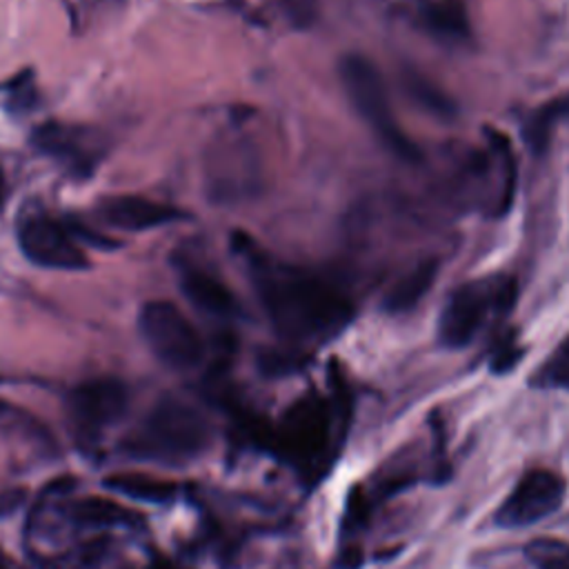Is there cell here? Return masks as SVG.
I'll use <instances>...</instances> for the list:
<instances>
[{"label":"cell","instance_id":"obj_1","mask_svg":"<svg viewBox=\"0 0 569 569\" xmlns=\"http://www.w3.org/2000/svg\"><path fill=\"white\" fill-rule=\"evenodd\" d=\"M236 247L249 264L251 282L267 318L282 338L291 342H318L349 325L353 305L336 284L296 267L273 262L247 238H238Z\"/></svg>","mask_w":569,"mask_h":569},{"label":"cell","instance_id":"obj_2","mask_svg":"<svg viewBox=\"0 0 569 569\" xmlns=\"http://www.w3.org/2000/svg\"><path fill=\"white\" fill-rule=\"evenodd\" d=\"M211 438V422L202 411L182 400L162 398L122 440V451L140 460L187 465L209 449Z\"/></svg>","mask_w":569,"mask_h":569},{"label":"cell","instance_id":"obj_3","mask_svg":"<svg viewBox=\"0 0 569 569\" xmlns=\"http://www.w3.org/2000/svg\"><path fill=\"white\" fill-rule=\"evenodd\" d=\"M338 73L349 102L371 133L400 160H416L420 151L398 124L385 80L376 64L365 56L347 53L338 62Z\"/></svg>","mask_w":569,"mask_h":569},{"label":"cell","instance_id":"obj_4","mask_svg":"<svg viewBox=\"0 0 569 569\" xmlns=\"http://www.w3.org/2000/svg\"><path fill=\"white\" fill-rule=\"evenodd\" d=\"M333 420L336 413L331 402L309 391L300 396L282 416L278 429L267 431V440L273 445V451L307 473H313L331 456L333 447Z\"/></svg>","mask_w":569,"mask_h":569},{"label":"cell","instance_id":"obj_5","mask_svg":"<svg viewBox=\"0 0 569 569\" xmlns=\"http://www.w3.org/2000/svg\"><path fill=\"white\" fill-rule=\"evenodd\" d=\"M516 300L513 280H473L453 289L438 318L442 347L462 349L482 329L491 311H509Z\"/></svg>","mask_w":569,"mask_h":569},{"label":"cell","instance_id":"obj_6","mask_svg":"<svg viewBox=\"0 0 569 569\" xmlns=\"http://www.w3.org/2000/svg\"><path fill=\"white\" fill-rule=\"evenodd\" d=\"M140 333L151 353L176 371L196 369L204 358V342L189 318L167 300H151L138 316Z\"/></svg>","mask_w":569,"mask_h":569},{"label":"cell","instance_id":"obj_7","mask_svg":"<svg viewBox=\"0 0 569 569\" xmlns=\"http://www.w3.org/2000/svg\"><path fill=\"white\" fill-rule=\"evenodd\" d=\"M565 493L567 482L560 473L545 467L529 469L500 502L493 522L502 529L533 527L560 509Z\"/></svg>","mask_w":569,"mask_h":569},{"label":"cell","instance_id":"obj_8","mask_svg":"<svg viewBox=\"0 0 569 569\" xmlns=\"http://www.w3.org/2000/svg\"><path fill=\"white\" fill-rule=\"evenodd\" d=\"M18 242L22 253L38 267L62 271H78L89 267L67 224L56 222L44 213H33L22 220L18 229Z\"/></svg>","mask_w":569,"mask_h":569},{"label":"cell","instance_id":"obj_9","mask_svg":"<svg viewBox=\"0 0 569 569\" xmlns=\"http://www.w3.org/2000/svg\"><path fill=\"white\" fill-rule=\"evenodd\" d=\"M33 147L62 164L71 176L87 178L104 153L102 138L87 127L44 122L33 131Z\"/></svg>","mask_w":569,"mask_h":569},{"label":"cell","instance_id":"obj_10","mask_svg":"<svg viewBox=\"0 0 569 569\" xmlns=\"http://www.w3.org/2000/svg\"><path fill=\"white\" fill-rule=\"evenodd\" d=\"M129 402L127 385L111 376H100L80 382L69 393V413L84 433H98L100 429L118 422Z\"/></svg>","mask_w":569,"mask_h":569},{"label":"cell","instance_id":"obj_11","mask_svg":"<svg viewBox=\"0 0 569 569\" xmlns=\"http://www.w3.org/2000/svg\"><path fill=\"white\" fill-rule=\"evenodd\" d=\"M98 218L116 229L124 231H147L162 224L173 222L182 213L169 204L153 202L142 196L133 193H120V196H107L96 207Z\"/></svg>","mask_w":569,"mask_h":569},{"label":"cell","instance_id":"obj_12","mask_svg":"<svg viewBox=\"0 0 569 569\" xmlns=\"http://www.w3.org/2000/svg\"><path fill=\"white\" fill-rule=\"evenodd\" d=\"M180 289L198 311L211 318L229 320L240 311L233 291L218 276L198 264L180 267Z\"/></svg>","mask_w":569,"mask_h":569},{"label":"cell","instance_id":"obj_13","mask_svg":"<svg viewBox=\"0 0 569 569\" xmlns=\"http://www.w3.org/2000/svg\"><path fill=\"white\" fill-rule=\"evenodd\" d=\"M422 27L442 42H467L471 22L462 0H433L422 9Z\"/></svg>","mask_w":569,"mask_h":569},{"label":"cell","instance_id":"obj_14","mask_svg":"<svg viewBox=\"0 0 569 569\" xmlns=\"http://www.w3.org/2000/svg\"><path fill=\"white\" fill-rule=\"evenodd\" d=\"M438 273V264L433 260L418 262L411 267L402 278L396 280V284L387 291L382 300V309L387 313H407L411 311L431 289Z\"/></svg>","mask_w":569,"mask_h":569},{"label":"cell","instance_id":"obj_15","mask_svg":"<svg viewBox=\"0 0 569 569\" xmlns=\"http://www.w3.org/2000/svg\"><path fill=\"white\" fill-rule=\"evenodd\" d=\"M104 487H109L120 496L142 500V502H153V505L169 502L178 491V487L171 480L153 478L149 473H138V471L113 473L104 478Z\"/></svg>","mask_w":569,"mask_h":569},{"label":"cell","instance_id":"obj_16","mask_svg":"<svg viewBox=\"0 0 569 569\" xmlns=\"http://www.w3.org/2000/svg\"><path fill=\"white\" fill-rule=\"evenodd\" d=\"M71 518L82 527H131L138 522V513L107 498H84L71 509Z\"/></svg>","mask_w":569,"mask_h":569},{"label":"cell","instance_id":"obj_17","mask_svg":"<svg viewBox=\"0 0 569 569\" xmlns=\"http://www.w3.org/2000/svg\"><path fill=\"white\" fill-rule=\"evenodd\" d=\"M569 116V98H556L536 109L522 127V138L533 153H545L553 129Z\"/></svg>","mask_w":569,"mask_h":569},{"label":"cell","instance_id":"obj_18","mask_svg":"<svg viewBox=\"0 0 569 569\" xmlns=\"http://www.w3.org/2000/svg\"><path fill=\"white\" fill-rule=\"evenodd\" d=\"M531 385L538 389L569 391V338L560 342L551 356L533 371Z\"/></svg>","mask_w":569,"mask_h":569},{"label":"cell","instance_id":"obj_19","mask_svg":"<svg viewBox=\"0 0 569 569\" xmlns=\"http://www.w3.org/2000/svg\"><path fill=\"white\" fill-rule=\"evenodd\" d=\"M525 558L533 569H569V542L560 538H533L525 545Z\"/></svg>","mask_w":569,"mask_h":569},{"label":"cell","instance_id":"obj_20","mask_svg":"<svg viewBox=\"0 0 569 569\" xmlns=\"http://www.w3.org/2000/svg\"><path fill=\"white\" fill-rule=\"evenodd\" d=\"M405 84H407V91L409 96L422 104L425 109H429L431 113L436 116H451L453 113V104L451 100L436 87L431 84L427 78H422L420 73H409L405 78Z\"/></svg>","mask_w":569,"mask_h":569},{"label":"cell","instance_id":"obj_21","mask_svg":"<svg viewBox=\"0 0 569 569\" xmlns=\"http://www.w3.org/2000/svg\"><path fill=\"white\" fill-rule=\"evenodd\" d=\"M36 104V89H33V80L29 73L16 78L11 82V91H9V107L13 111H27Z\"/></svg>","mask_w":569,"mask_h":569},{"label":"cell","instance_id":"obj_22","mask_svg":"<svg viewBox=\"0 0 569 569\" xmlns=\"http://www.w3.org/2000/svg\"><path fill=\"white\" fill-rule=\"evenodd\" d=\"M520 356H522V349L513 342V338H505V340L496 347V351H493V356H491V369L498 371V373L509 371V369L516 367V362L520 360Z\"/></svg>","mask_w":569,"mask_h":569},{"label":"cell","instance_id":"obj_23","mask_svg":"<svg viewBox=\"0 0 569 569\" xmlns=\"http://www.w3.org/2000/svg\"><path fill=\"white\" fill-rule=\"evenodd\" d=\"M67 229H69V233H71L76 240H84V242H89L91 247H98V249H116V247H118V242H113L111 238H107V236H102V233H98V231H93V229H89V227H84V224H80V222L67 224Z\"/></svg>","mask_w":569,"mask_h":569},{"label":"cell","instance_id":"obj_24","mask_svg":"<svg viewBox=\"0 0 569 569\" xmlns=\"http://www.w3.org/2000/svg\"><path fill=\"white\" fill-rule=\"evenodd\" d=\"M316 4V0H291V7H293V13H302L305 18L309 16V9Z\"/></svg>","mask_w":569,"mask_h":569},{"label":"cell","instance_id":"obj_25","mask_svg":"<svg viewBox=\"0 0 569 569\" xmlns=\"http://www.w3.org/2000/svg\"><path fill=\"white\" fill-rule=\"evenodd\" d=\"M151 569H180V567H176L173 562H169V560H156L153 565H151Z\"/></svg>","mask_w":569,"mask_h":569},{"label":"cell","instance_id":"obj_26","mask_svg":"<svg viewBox=\"0 0 569 569\" xmlns=\"http://www.w3.org/2000/svg\"><path fill=\"white\" fill-rule=\"evenodd\" d=\"M4 202V176H2V169H0V207Z\"/></svg>","mask_w":569,"mask_h":569}]
</instances>
